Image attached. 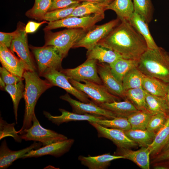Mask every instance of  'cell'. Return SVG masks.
Returning a JSON list of instances; mask_svg holds the SVG:
<instances>
[{
  "mask_svg": "<svg viewBox=\"0 0 169 169\" xmlns=\"http://www.w3.org/2000/svg\"><path fill=\"white\" fill-rule=\"evenodd\" d=\"M169 160V148L154 156L152 162L154 163Z\"/></svg>",
  "mask_w": 169,
  "mask_h": 169,
  "instance_id": "46",
  "label": "cell"
},
{
  "mask_svg": "<svg viewBox=\"0 0 169 169\" xmlns=\"http://www.w3.org/2000/svg\"><path fill=\"white\" fill-rule=\"evenodd\" d=\"M59 110L61 113L59 116H53L49 112L44 111V114L49 120L58 125L71 121H87L96 122L100 118H106L100 116L89 114H80L68 111L65 109L60 108Z\"/></svg>",
  "mask_w": 169,
  "mask_h": 169,
  "instance_id": "20",
  "label": "cell"
},
{
  "mask_svg": "<svg viewBox=\"0 0 169 169\" xmlns=\"http://www.w3.org/2000/svg\"><path fill=\"white\" fill-rule=\"evenodd\" d=\"M152 115L148 111L138 110L127 118L131 129L145 130Z\"/></svg>",
  "mask_w": 169,
  "mask_h": 169,
  "instance_id": "36",
  "label": "cell"
},
{
  "mask_svg": "<svg viewBox=\"0 0 169 169\" xmlns=\"http://www.w3.org/2000/svg\"><path fill=\"white\" fill-rule=\"evenodd\" d=\"M0 61L3 66L21 78L26 70H29L26 64L16 57L5 45L0 43Z\"/></svg>",
  "mask_w": 169,
  "mask_h": 169,
  "instance_id": "16",
  "label": "cell"
},
{
  "mask_svg": "<svg viewBox=\"0 0 169 169\" xmlns=\"http://www.w3.org/2000/svg\"><path fill=\"white\" fill-rule=\"evenodd\" d=\"M46 21H44L40 23H37L33 21H29L25 27L26 32L27 33L34 32L42 24L47 23Z\"/></svg>",
  "mask_w": 169,
  "mask_h": 169,
  "instance_id": "45",
  "label": "cell"
},
{
  "mask_svg": "<svg viewBox=\"0 0 169 169\" xmlns=\"http://www.w3.org/2000/svg\"><path fill=\"white\" fill-rule=\"evenodd\" d=\"M145 98L147 110L152 115L161 113L167 114V107L164 97L153 95L145 91Z\"/></svg>",
  "mask_w": 169,
  "mask_h": 169,
  "instance_id": "31",
  "label": "cell"
},
{
  "mask_svg": "<svg viewBox=\"0 0 169 169\" xmlns=\"http://www.w3.org/2000/svg\"><path fill=\"white\" fill-rule=\"evenodd\" d=\"M43 77L53 86H57L64 89L79 101L86 103L91 101L85 93L74 87L69 82V78L60 71L55 69L51 70L45 74Z\"/></svg>",
  "mask_w": 169,
  "mask_h": 169,
  "instance_id": "13",
  "label": "cell"
},
{
  "mask_svg": "<svg viewBox=\"0 0 169 169\" xmlns=\"http://www.w3.org/2000/svg\"><path fill=\"white\" fill-rule=\"evenodd\" d=\"M1 78L6 85L15 84L23 79H22L11 73L4 67L0 68Z\"/></svg>",
  "mask_w": 169,
  "mask_h": 169,
  "instance_id": "42",
  "label": "cell"
},
{
  "mask_svg": "<svg viewBox=\"0 0 169 169\" xmlns=\"http://www.w3.org/2000/svg\"><path fill=\"white\" fill-rule=\"evenodd\" d=\"M60 98L67 102L71 106L73 112L75 113L100 116L108 119L117 117L111 111L99 106L91 100L88 103L78 101L71 98L68 93L61 95Z\"/></svg>",
  "mask_w": 169,
  "mask_h": 169,
  "instance_id": "12",
  "label": "cell"
},
{
  "mask_svg": "<svg viewBox=\"0 0 169 169\" xmlns=\"http://www.w3.org/2000/svg\"><path fill=\"white\" fill-rule=\"evenodd\" d=\"M89 122L96 130L98 137L110 140L117 148L131 149L138 145L136 142L130 139L124 131L122 130L105 127L95 122Z\"/></svg>",
  "mask_w": 169,
  "mask_h": 169,
  "instance_id": "14",
  "label": "cell"
},
{
  "mask_svg": "<svg viewBox=\"0 0 169 169\" xmlns=\"http://www.w3.org/2000/svg\"><path fill=\"white\" fill-rule=\"evenodd\" d=\"M52 0H35L32 8L26 13L28 18L38 21L44 20L45 15L49 12Z\"/></svg>",
  "mask_w": 169,
  "mask_h": 169,
  "instance_id": "34",
  "label": "cell"
},
{
  "mask_svg": "<svg viewBox=\"0 0 169 169\" xmlns=\"http://www.w3.org/2000/svg\"><path fill=\"white\" fill-rule=\"evenodd\" d=\"M119 159H124V157L112 155L109 153L95 156L80 155L78 158L81 164L89 169H106L110 166L111 161Z\"/></svg>",
  "mask_w": 169,
  "mask_h": 169,
  "instance_id": "21",
  "label": "cell"
},
{
  "mask_svg": "<svg viewBox=\"0 0 169 169\" xmlns=\"http://www.w3.org/2000/svg\"><path fill=\"white\" fill-rule=\"evenodd\" d=\"M29 47L35 57L39 75L43 76L51 70L60 71L62 69V62L64 58L56 47L52 45L31 46Z\"/></svg>",
  "mask_w": 169,
  "mask_h": 169,
  "instance_id": "5",
  "label": "cell"
},
{
  "mask_svg": "<svg viewBox=\"0 0 169 169\" xmlns=\"http://www.w3.org/2000/svg\"><path fill=\"white\" fill-rule=\"evenodd\" d=\"M110 4L107 2L84 1L77 6L69 17H82L95 13H105L107 6Z\"/></svg>",
  "mask_w": 169,
  "mask_h": 169,
  "instance_id": "23",
  "label": "cell"
},
{
  "mask_svg": "<svg viewBox=\"0 0 169 169\" xmlns=\"http://www.w3.org/2000/svg\"><path fill=\"white\" fill-rule=\"evenodd\" d=\"M128 21L144 38L148 49H153L158 47L151 34L148 23L140 15L134 12Z\"/></svg>",
  "mask_w": 169,
  "mask_h": 169,
  "instance_id": "22",
  "label": "cell"
},
{
  "mask_svg": "<svg viewBox=\"0 0 169 169\" xmlns=\"http://www.w3.org/2000/svg\"><path fill=\"white\" fill-rule=\"evenodd\" d=\"M98 44L128 59L139 60L147 49L144 38L125 20H121Z\"/></svg>",
  "mask_w": 169,
  "mask_h": 169,
  "instance_id": "1",
  "label": "cell"
},
{
  "mask_svg": "<svg viewBox=\"0 0 169 169\" xmlns=\"http://www.w3.org/2000/svg\"><path fill=\"white\" fill-rule=\"evenodd\" d=\"M139 60L128 59L120 57L109 64L111 73L122 83L125 74L133 68L137 67Z\"/></svg>",
  "mask_w": 169,
  "mask_h": 169,
  "instance_id": "27",
  "label": "cell"
},
{
  "mask_svg": "<svg viewBox=\"0 0 169 169\" xmlns=\"http://www.w3.org/2000/svg\"><path fill=\"white\" fill-rule=\"evenodd\" d=\"M42 144L35 141L30 146L18 151H12L10 150L7 146L5 139L3 141L0 147V168H7L13 163L18 159L22 157L31 151L40 148Z\"/></svg>",
  "mask_w": 169,
  "mask_h": 169,
  "instance_id": "18",
  "label": "cell"
},
{
  "mask_svg": "<svg viewBox=\"0 0 169 169\" xmlns=\"http://www.w3.org/2000/svg\"><path fill=\"white\" fill-rule=\"evenodd\" d=\"M14 31V35L10 49L13 53H16L19 58L27 65L29 70L35 71L36 68L29 50L27 33L24 24L19 22Z\"/></svg>",
  "mask_w": 169,
  "mask_h": 169,
  "instance_id": "9",
  "label": "cell"
},
{
  "mask_svg": "<svg viewBox=\"0 0 169 169\" xmlns=\"http://www.w3.org/2000/svg\"><path fill=\"white\" fill-rule=\"evenodd\" d=\"M113 112L117 117L127 118L138 110L128 100L122 101H115L98 105Z\"/></svg>",
  "mask_w": 169,
  "mask_h": 169,
  "instance_id": "26",
  "label": "cell"
},
{
  "mask_svg": "<svg viewBox=\"0 0 169 169\" xmlns=\"http://www.w3.org/2000/svg\"><path fill=\"white\" fill-rule=\"evenodd\" d=\"M69 80L74 87L85 93L97 105L120 101V98L110 93L103 84L88 81H84V83L83 84L69 78Z\"/></svg>",
  "mask_w": 169,
  "mask_h": 169,
  "instance_id": "7",
  "label": "cell"
},
{
  "mask_svg": "<svg viewBox=\"0 0 169 169\" xmlns=\"http://www.w3.org/2000/svg\"><path fill=\"white\" fill-rule=\"evenodd\" d=\"M105 18V13H95L82 17H71L50 22L44 29V31L60 28H81L88 31Z\"/></svg>",
  "mask_w": 169,
  "mask_h": 169,
  "instance_id": "8",
  "label": "cell"
},
{
  "mask_svg": "<svg viewBox=\"0 0 169 169\" xmlns=\"http://www.w3.org/2000/svg\"><path fill=\"white\" fill-rule=\"evenodd\" d=\"M126 97L139 110L148 111L146 101L145 91L142 88L126 90Z\"/></svg>",
  "mask_w": 169,
  "mask_h": 169,
  "instance_id": "35",
  "label": "cell"
},
{
  "mask_svg": "<svg viewBox=\"0 0 169 169\" xmlns=\"http://www.w3.org/2000/svg\"><path fill=\"white\" fill-rule=\"evenodd\" d=\"M166 100L167 109H168V113L167 114H169V88L167 92V93L164 97Z\"/></svg>",
  "mask_w": 169,
  "mask_h": 169,
  "instance_id": "48",
  "label": "cell"
},
{
  "mask_svg": "<svg viewBox=\"0 0 169 169\" xmlns=\"http://www.w3.org/2000/svg\"><path fill=\"white\" fill-rule=\"evenodd\" d=\"M23 78L25 81L23 97L25 109L22 126L19 130L17 131L18 134H21L24 130L32 125L33 117L35 114V106L40 96L46 90L53 86L47 79H41L36 71H25Z\"/></svg>",
  "mask_w": 169,
  "mask_h": 169,
  "instance_id": "2",
  "label": "cell"
},
{
  "mask_svg": "<svg viewBox=\"0 0 169 169\" xmlns=\"http://www.w3.org/2000/svg\"><path fill=\"white\" fill-rule=\"evenodd\" d=\"M134 12L148 23L152 19L153 7L151 0H132Z\"/></svg>",
  "mask_w": 169,
  "mask_h": 169,
  "instance_id": "37",
  "label": "cell"
},
{
  "mask_svg": "<svg viewBox=\"0 0 169 169\" xmlns=\"http://www.w3.org/2000/svg\"><path fill=\"white\" fill-rule=\"evenodd\" d=\"M25 85L23 80L17 83L12 84L6 85L4 89L10 95L13 104V111L15 120L17 123L18 110L19 102L23 98Z\"/></svg>",
  "mask_w": 169,
  "mask_h": 169,
  "instance_id": "32",
  "label": "cell"
},
{
  "mask_svg": "<svg viewBox=\"0 0 169 169\" xmlns=\"http://www.w3.org/2000/svg\"><path fill=\"white\" fill-rule=\"evenodd\" d=\"M15 123L8 124L6 121L3 120L1 117L0 120V140L3 138L10 136L13 137L17 141L21 142L22 140L20 136H19L14 128Z\"/></svg>",
  "mask_w": 169,
  "mask_h": 169,
  "instance_id": "40",
  "label": "cell"
},
{
  "mask_svg": "<svg viewBox=\"0 0 169 169\" xmlns=\"http://www.w3.org/2000/svg\"><path fill=\"white\" fill-rule=\"evenodd\" d=\"M79 3L80 2L74 0H52L51 7L49 11L66 8Z\"/></svg>",
  "mask_w": 169,
  "mask_h": 169,
  "instance_id": "43",
  "label": "cell"
},
{
  "mask_svg": "<svg viewBox=\"0 0 169 169\" xmlns=\"http://www.w3.org/2000/svg\"><path fill=\"white\" fill-rule=\"evenodd\" d=\"M32 122L31 126L24 130L21 133L20 137L22 139L38 141L45 146L68 139L63 135L42 127L35 114L33 116Z\"/></svg>",
  "mask_w": 169,
  "mask_h": 169,
  "instance_id": "6",
  "label": "cell"
},
{
  "mask_svg": "<svg viewBox=\"0 0 169 169\" xmlns=\"http://www.w3.org/2000/svg\"><path fill=\"white\" fill-rule=\"evenodd\" d=\"M88 31L81 28H68L54 33L45 31L44 45L54 46L64 58L69 49L73 48Z\"/></svg>",
  "mask_w": 169,
  "mask_h": 169,
  "instance_id": "4",
  "label": "cell"
},
{
  "mask_svg": "<svg viewBox=\"0 0 169 169\" xmlns=\"http://www.w3.org/2000/svg\"><path fill=\"white\" fill-rule=\"evenodd\" d=\"M114 155L123 156L124 159L131 161L142 169L150 168V152L147 147H142L136 151L130 148H117Z\"/></svg>",
  "mask_w": 169,
  "mask_h": 169,
  "instance_id": "19",
  "label": "cell"
},
{
  "mask_svg": "<svg viewBox=\"0 0 169 169\" xmlns=\"http://www.w3.org/2000/svg\"><path fill=\"white\" fill-rule=\"evenodd\" d=\"M0 79V87L4 89L6 85L1 77Z\"/></svg>",
  "mask_w": 169,
  "mask_h": 169,
  "instance_id": "49",
  "label": "cell"
},
{
  "mask_svg": "<svg viewBox=\"0 0 169 169\" xmlns=\"http://www.w3.org/2000/svg\"><path fill=\"white\" fill-rule=\"evenodd\" d=\"M144 74L137 67L132 68L125 75L122 80V84L126 90L142 88Z\"/></svg>",
  "mask_w": 169,
  "mask_h": 169,
  "instance_id": "33",
  "label": "cell"
},
{
  "mask_svg": "<svg viewBox=\"0 0 169 169\" xmlns=\"http://www.w3.org/2000/svg\"><path fill=\"white\" fill-rule=\"evenodd\" d=\"M86 57L87 59H95L99 63L109 64L122 57L115 51L98 44L91 49L87 51Z\"/></svg>",
  "mask_w": 169,
  "mask_h": 169,
  "instance_id": "24",
  "label": "cell"
},
{
  "mask_svg": "<svg viewBox=\"0 0 169 169\" xmlns=\"http://www.w3.org/2000/svg\"><path fill=\"white\" fill-rule=\"evenodd\" d=\"M97 60L87 59L83 64L73 69H63L60 71L69 79L78 82L89 81L103 84L98 74Z\"/></svg>",
  "mask_w": 169,
  "mask_h": 169,
  "instance_id": "11",
  "label": "cell"
},
{
  "mask_svg": "<svg viewBox=\"0 0 169 169\" xmlns=\"http://www.w3.org/2000/svg\"><path fill=\"white\" fill-rule=\"evenodd\" d=\"M142 86L149 93L162 97L165 96L169 88V85L164 82L144 74Z\"/></svg>",
  "mask_w": 169,
  "mask_h": 169,
  "instance_id": "29",
  "label": "cell"
},
{
  "mask_svg": "<svg viewBox=\"0 0 169 169\" xmlns=\"http://www.w3.org/2000/svg\"><path fill=\"white\" fill-rule=\"evenodd\" d=\"M14 31L12 33L0 32V43L10 48L14 38Z\"/></svg>",
  "mask_w": 169,
  "mask_h": 169,
  "instance_id": "44",
  "label": "cell"
},
{
  "mask_svg": "<svg viewBox=\"0 0 169 169\" xmlns=\"http://www.w3.org/2000/svg\"><path fill=\"white\" fill-rule=\"evenodd\" d=\"M106 9L114 11L120 21H128L134 12L132 0H113Z\"/></svg>",
  "mask_w": 169,
  "mask_h": 169,
  "instance_id": "28",
  "label": "cell"
},
{
  "mask_svg": "<svg viewBox=\"0 0 169 169\" xmlns=\"http://www.w3.org/2000/svg\"><path fill=\"white\" fill-rule=\"evenodd\" d=\"M169 140V114L164 125L156 133L152 143L147 147L150 155L155 156L165 146Z\"/></svg>",
  "mask_w": 169,
  "mask_h": 169,
  "instance_id": "25",
  "label": "cell"
},
{
  "mask_svg": "<svg viewBox=\"0 0 169 169\" xmlns=\"http://www.w3.org/2000/svg\"><path fill=\"white\" fill-rule=\"evenodd\" d=\"M80 3L68 7L49 11L45 14L44 20L49 22L58 21L66 18L70 15Z\"/></svg>",
  "mask_w": 169,
  "mask_h": 169,
  "instance_id": "39",
  "label": "cell"
},
{
  "mask_svg": "<svg viewBox=\"0 0 169 169\" xmlns=\"http://www.w3.org/2000/svg\"><path fill=\"white\" fill-rule=\"evenodd\" d=\"M168 148H169V140L168 142H167L166 145L165 146V150H166Z\"/></svg>",
  "mask_w": 169,
  "mask_h": 169,
  "instance_id": "50",
  "label": "cell"
},
{
  "mask_svg": "<svg viewBox=\"0 0 169 169\" xmlns=\"http://www.w3.org/2000/svg\"><path fill=\"white\" fill-rule=\"evenodd\" d=\"M126 136L131 140L141 147H147L152 142L156 133L145 130L130 129L124 131Z\"/></svg>",
  "mask_w": 169,
  "mask_h": 169,
  "instance_id": "30",
  "label": "cell"
},
{
  "mask_svg": "<svg viewBox=\"0 0 169 169\" xmlns=\"http://www.w3.org/2000/svg\"><path fill=\"white\" fill-rule=\"evenodd\" d=\"M97 69L103 85L109 91L124 100H126V90L122 83L117 80L112 74L109 64L97 62Z\"/></svg>",
  "mask_w": 169,
  "mask_h": 169,
  "instance_id": "15",
  "label": "cell"
},
{
  "mask_svg": "<svg viewBox=\"0 0 169 169\" xmlns=\"http://www.w3.org/2000/svg\"><path fill=\"white\" fill-rule=\"evenodd\" d=\"M167 115L161 113L152 115L148 123L146 129L156 133L165 124Z\"/></svg>",
  "mask_w": 169,
  "mask_h": 169,
  "instance_id": "41",
  "label": "cell"
},
{
  "mask_svg": "<svg viewBox=\"0 0 169 169\" xmlns=\"http://www.w3.org/2000/svg\"><path fill=\"white\" fill-rule=\"evenodd\" d=\"M119 18L112 20L100 25H95L74 46L73 48L83 47L87 50L93 48L105 37L120 23Z\"/></svg>",
  "mask_w": 169,
  "mask_h": 169,
  "instance_id": "10",
  "label": "cell"
},
{
  "mask_svg": "<svg viewBox=\"0 0 169 169\" xmlns=\"http://www.w3.org/2000/svg\"><path fill=\"white\" fill-rule=\"evenodd\" d=\"M137 67L144 75L169 85V52L163 48H147L139 59Z\"/></svg>",
  "mask_w": 169,
  "mask_h": 169,
  "instance_id": "3",
  "label": "cell"
},
{
  "mask_svg": "<svg viewBox=\"0 0 169 169\" xmlns=\"http://www.w3.org/2000/svg\"><path fill=\"white\" fill-rule=\"evenodd\" d=\"M77 1L79 2L80 1H94L97 2H107L109 3H110L113 0H74Z\"/></svg>",
  "mask_w": 169,
  "mask_h": 169,
  "instance_id": "47",
  "label": "cell"
},
{
  "mask_svg": "<svg viewBox=\"0 0 169 169\" xmlns=\"http://www.w3.org/2000/svg\"><path fill=\"white\" fill-rule=\"evenodd\" d=\"M96 122L105 127L120 129L124 131L131 129V125L126 117H116L112 119L102 118Z\"/></svg>",
  "mask_w": 169,
  "mask_h": 169,
  "instance_id": "38",
  "label": "cell"
},
{
  "mask_svg": "<svg viewBox=\"0 0 169 169\" xmlns=\"http://www.w3.org/2000/svg\"><path fill=\"white\" fill-rule=\"evenodd\" d=\"M74 141V139H67L43 146L37 149L32 150L24 155L22 158L38 157L47 155L59 157L69 151Z\"/></svg>",
  "mask_w": 169,
  "mask_h": 169,
  "instance_id": "17",
  "label": "cell"
}]
</instances>
